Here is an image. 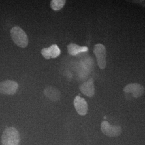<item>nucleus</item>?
<instances>
[{
  "label": "nucleus",
  "instance_id": "nucleus-11",
  "mask_svg": "<svg viewBox=\"0 0 145 145\" xmlns=\"http://www.w3.org/2000/svg\"><path fill=\"white\" fill-rule=\"evenodd\" d=\"M68 52L71 56H76L82 52H87L88 48L87 46H80L76 44L71 43L67 46Z\"/></svg>",
  "mask_w": 145,
  "mask_h": 145
},
{
  "label": "nucleus",
  "instance_id": "nucleus-8",
  "mask_svg": "<svg viewBox=\"0 0 145 145\" xmlns=\"http://www.w3.org/2000/svg\"><path fill=\"white\" fill-rule=\"evenodd\" d=\"M42 56L46 59L56 58L60 56L61 51L57 45L54 44L50 47L44 48L41 51Z\"/></svg>",
  "mask_w": 145,
  "mask_h": 145
},
{
  "label": "nucleus",
  "instance_id": "nucleus-2",
  "mask_svg": "<svg viewBox=\"0 0 145 145\" xmlns=\"http://www.w3.org/2000/svg\"><path fill=\"white\" fill-rule=\"evenodd\" d=\"M11 38L18 46L22 48L26 47L29 44V39L26 33L20 27L15 26L10 30Z\"/></svg>",
  "mask_w": 145,
  "mask_h": 145
},
{
  "label": "nucleus",
  "instance_id": "nucleus-9",
  "mask_svg": "<svg viewBox=\"0 0 145 145\" xmlns=\"http://www.w3.org/2000/svg\"><path fill=\"white\" fill-rule=\"evenodd\" d=\"M80 90L84 95L91 97L95 94V87L93 78H90L86 82L82 83L79 87Z\"/></svg>",
  "mask_w": 145,
  "mask_h": 145
},
{
  "label": "nucleus",
  "instance_id": "nucleus-4",
  "mask_svg": "<svg viewBox=\"0 0 145 145\" xmlns=\"http://www.w3.org/2000/svg\"><path fill=\"white\" fill-rule=\"evenodd\" d=\"M101 129L104 135L110 137H118L122 132L120 126L110 125L109 122L106 120H104L101 123Z\"/></svg>",
  "mask_w": 145,
  "mask_h": 145
},
{
  "label": "nucleus",
  "instance_id": "nucleus-7",
  "mask_svg": "<svg viewBox=\"0 0 145 145\" xmlns=\"http://www.w3.org/2000/svg\"><path fill=\"white\" fill-rule=\"evenodd\" d=\"M74 105L77 112L81 116H85L88 111V104L85 99L76 96L74 100Z\"/></svg>",
  "mask_w": 145,
  "mask_h": 145
},
{
  "label": "nucleus",
  "instance_id": "nucleus-1",
  "mask_svg": "<svg viewBox=\"0 0 145 145\" xmlns=\"http://www.w3.org/2000/svg\"><path fill=\"white\" fill-rule=\"evenodd\" d=\"M20 138L18 131L13 127L5 129L2 136V145H19Z\"/></svg>",
  "mask_w": 145,
  "mask_h": 145
},
{
  "label": "nucleus",
  "instance_id": "nucleus-3",
  "mask_svg": "<svg viewBox=\"0 0 145 145\" xmlns=\"http://www.w3.org/2000/svg\"><path fill=\"white\" fill-rule=\"evenodd\" d=\"M93 53L95 54L97 61L100 69H104L106 65V48L103 44H96L93 48Z\"/></svg>",
  "mask_w": 145,
  "mask_h": 145
},
{
  "label": "nucleus",
  "instance_id": "nucleus-12",
  "mask_svg": "<svg viewBox=\"0 0 145 145\" xmlns=\"http://www.w3.org/2000/svg\"><path fill=\"white\" fill-rule=\"evenodd\" d=\"M66 2V1L65 0H52L51 1L50 5L52 10L59 11L62 9Z\"/></svg>",
  "mask_w": 145,
  "mask_h": 145
},
{
  "label": "nucleus",
  "instance_id": "nucleus-10",
  "mask_svg": "<svg viewBox=\"0 0 145 145\" xmlns=\"http://www.w3.org/2000/svg\"><path fill=\"white\" fill-rule=\"evenodd\" d=\"M44 93L48 99L53 102H57L60 100L61 93L57 88L53 87H47L44 90Z\"/></svg>",
  "mask_w": 145,
  "mask_h": 145
},
{
  "label": "nucleus",
  "instance_id": "nucleus-6",
  "mask_svg": "<svg viewBox=\"0 0 145 145\" xmlns=\"http://www.w3.org/2000/svg\"><path fill=\"white\" fill-rule=\"evenodd\" d=\"M18 88V84L15 81L6 80L0 82V93L13 95L16 93Z\"/></svg>",
  "mask_w": 145,
  "mask_h": 145
},
{
  "label": "nucleus",
  "instance_id": "nucleus-5",
  "mask_svg": "<svg viewBox=\"0 0 145 145\" xmlns=\"http://www.w3.org/2000/svg\"><path fill=\"white\" fill-rule=\"evenodd\" d=\"M123 91L127 95H131L135 99L141 97L145 91L144 87L139 83H129L125 87Z\"/></svg>",
  "mask_w": 145,
  "mask_h": 145
}]
</instances>
